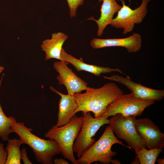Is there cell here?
<instances>
[{
    "label": "cell",
    "mask_w": 164,
    "mask_h": 164,
    "mask_svg": "<svg viewBox=\"0 0 164 164\" xmlns=\"http://www.w3.org/2000/svg\"><path fill=\"white\" fill-rule=\"evenodd\" d=\"M84 93H75L73 95L77 104L75 113L92 112L95 118L103 116L108 106L123 94L122 90L113 82L98 88L87 87Z\"/></svg>",
    "instance_id": "1"
},
{
    "label": "cell",
    "mask_w": 164,
    "mask_h": 164,
    "mask_svg": "<svg viewBox=\"0 0 164 164\" xmlns=\"http://www.w3.org/2000/svg\"><path fill=\"white\" fill-rule=\"evenodd\" d=\"M12 132L19 136L23 144L32 149L36 160L43 164H53V157L60 151L59 145L54 140L40 138L32 133L33 130L26 126L23 122L14 123L12 126Z\"/></svg>",
    "instance_id": "2"
},
{
    "label": "cell",
    "mask_w": 164,
    "mask_h": 164,
    "mask_svg": "<svg viewBox=\"0 0 164 164\" xmlns=\"http://www.w3.org/2000/svg\"><path fill=\"white\" fill-rule=\"evenodd\" d=\"M115 144L121 145L131 149L118 139L114 135L111 127L109 126L106 128L99 139L81 154L77 160V164H90L95 162L105 164L110 163L121 164L119 161L112 159L117 154L116 152L112 151L111 149L113 145Z\"/></svg>",
    "instance_id": "3"
},
{
    "label": "cell",
    "mask_w": 164,
    "mask_h": 164,
    "mask_svg": "<svg viewBox=\"0 0 164 164\" xmlns=\"http://www.w3.org/2000/svg\"><path fill=\"white\" fill-rule=\"evenodd\" d=\"M83 121V116L75 115L68 123L60 127L53 125L45 134L46 138L55 140L64 158L73 164H78L74 157L73 146L80 132Z\"/></svg>",
    "instance_id": "4"
},
{
    "label": "cell",
    "mask_w": 164,
    "mask_h": 164,
    "mask_svg": "<svg viewBox=\"0 0 164 164\" xmlns=\"http://www.w3.org/2000/svg\"><path fill=\"white\" fill-rule=\"evenodd\" d=\"M136 119L135 116L116 114L109 119V125L117 137L125 141L131 149L137 151L146 147L135 129Z\"/></svg>",
    "instance_id": "5"
},
{
    "label": "cell",
    "mask_w": 164,
    "mask_h": 164,
    "mask_svg": "<svg viewBox=\"0 0 164 164\" xmlns=\"http://www.w3.org/2000/svg\"><path fill=\"white\" fill-rule=\"evenodd\" d=\"M82 114L83 124L73 146V152L76 154L78 158L95 142L94 137L100 128L109 123V119L104 116L94 118L90 112H82Z\"/></svg>",
    "instance_id": "6"
},
{
    "label": "cell",
    "mask_w": 164,
    "mask_h": 164,
    "mask_svg": "<svg viewBox=\"0 0 164 164\" xmlns=\"http://www.w3.org/2000/svg\"><path fill=\"white\" fill-rule=\"evenodd\" d=\"M153 101H144L135 97L131 93L124 94L110 103L104 116L107 118L116 114L135 117L141 115L144 110L153 104Z\"/></svg>",
    "instance_id": "7"
},
{
    "label": "cell",
    "mask_w": 164,
    "mask_h": 164,
    "mask_svg": "<svg viewBox=\"0 0 164 164\" xmlns=\"http://www.w3.org/2000/svg\"><path fill=\"white\" fill-rule=\"evenodd\" d=\"M118 0L122 5L110 25L117 29H123V33L125 34L133 31L135 24L142 22L147 13V4L151 0H142L140 5L134 9L125 5L124 0Z\"/></svg>",
    "instance_id": "8"
},
{
    "label": "cell",
    "mask_w": 164,
    "mask_h": 164,
    "mask_svg": "<svg viewBox=\"0 0 164 164\" xmlns=\"http://www.w3.org/2000/svg\"><path fill=\"white\" fill-rule=\"evenodd\" d=\"M135 129L149 149L164 147V134L152 120L148 118L136 119Z\"/></svg>",
    "instance_id": "9"
},
{
    "label": "cell",
    "mask_w": 164,
    "mask_h": 164,
    "mask_svg": "<svg viewBox=\"0 0 164 164\" xmlns=\"http://www.w3.org/2000/svg\"><path fill=\"white\" fill-rule=\"evenodd\" d=\"M125 77L118 75L110 77L104 76L106 79L121 83L125 85L131 91V93L134 97L144 101H159L164 97V90L153 89L145 86L139 83L133 81L129 77Z\"/></svg>",
    "instance_id": "10"
},
{
    "label": "cell",
    "mask_w": 164,
    "mask_h": 164,
    "mask_svg": "<svg viewBox=\"0 0 164 164\" xmlns=\"http://www.w3.org/2000/svg\"><path fill=\"white\" fill-rule=\"evenodd\" d=\"M53 67L59 73L56 77L59 84L65 86L68 94L73 95L75 93H80L85 90L87 87V84L77 76L66 62L60 60L55 62Z\"/></svg>",
    "instance_id": "11"
},
{
    "label": "cell",
    "mask_w": 164,
    "mask_h": 164,
    "mask_svg": "<svg viewBox=\"0 0 164 164\" xmlns=\"http://www.w3.org/2000/svg\"><path fill=\"white\" fill-rule=\"evenodd\" d=\"M141 36L134 32L129 37L122 38L101 39L94 38L90 42L93 49H98L106 47H122L126 48L129 53L139 51L142 47Z\"/></svg>",
    "instance_id": "12"
},
{
    "label": "cell",
    "mask_w": 164,
    "mask_h": 164,
    "mask_svg": "<svg viewBox=\"0 0 164 164\" xmlns=\"http://www.w3.org/2000/svg\"><path fill=\"white\" fill-rule=\"evenodd\" d=\"M50 89L61 97L56 125L61 126L70 122L75 115V111L77 107V102L73 95L63 94L52 86L50 87Z\"/></svg>",
    "instance_id": "13"
},
{
    "label": "cell",
    "mask_w": 164,
    "mask_h": 164,
    "mask_svg": "<svg viewBox=\"0 0 164 164\" xmlns=\"http://www.w3.org/2000/svg\"><path fill=\"white\" fill-rule=\"evenodd\" d=\"M60 58L61 61L70 63L77 71H87L98 77H100L101 73H110L112 72H117L126 75L118 68H111L86 63L82 60L67 53L63 48L61 52Z\"/></svg>",
    "instance_id": "14"
},
{
    "label": "cell",
    "mask_w": 164,
    "mask_h": 164,
    "mask_svg": "<svg viewBox=\"0 0 164 164\" xmlns=\"http://www.w3.org/2000/svg\"><path fill=\"white\" fill-rule=\"evenodd\" d=\"M99 2H102L100 9L101 15L98 19L91 16L88 20H92L96 22L97 25V35H102L106 27L110 24L114 14L121 9L122 6L118 4L116 0H98Z\"/></svg>",
    "instance_id": "15"
},
{
    "label": "cell",
    "mask_w": 164,
    "mask_h": 164,
    "mask_svg": "<svg viewBox=\"0 0 164 164\" xmlns=\"http://www.w3.org/2000/svg\"><path fill=\"white\" fill-rule=\"evenodd\" d=\"M68 37L65 33L59 32L53 33L51 39L43 41L40 47L45 53V60L54 58L61 61L60 54L63 46Z\"/></svg>",
    "instance_id": "16"
},
{
    "label": "cell",
    "mask_w": 164,
    "mask_h": 164,
    "mask_svg": "<svg viewBox=\"0 0 164 164\" xmlns=\"http://www.w3.org/2000/svg\"><path fill=\"white\" fill-rule=\"evenodd\" d=\"M5 148L7 157L5 164H21L20 147L22 144L20 138L9 139Z\"/></svg>",
    "instance_id": "17"
},
{
    "label": "cell",
    "mask_w": 164,
    "mask_h": 164,
    "mask_svg": "<svg viewBox=\"0 0 164 164\" xmlns=\"http://www.w3.org/2000/svg\"><path fill=\"white\" fill-rule=\"evenodd\" d=\"M3 76L0 80V87ZM16 121L14 117H8L5 115L0 103V137L3 141H7L9 139V135L12 132V126Z\"/></svg>",
    "instance_id": "18"
},
{
    "label": "cell",
    "mask_w": 164,
    "mask_h": 164,
    "mask_svg": "<svg viewBox=\"0 0 164 164\" xmlns=\"http://www.w3.org/2000/svg\"><path fill=\"white\" fill-rule=\"evenodd\" d=\"M162 149L155 148L147 150L146 147L135 151L137 157L141 164H154Z\"/></svg>",
    "instance_id": "19"
},
{
    "label": "cell",
    "mask_w": 164,
    "mask_h": 164,
    "mask_svg": "<svg viewBox=\"0 0 164 164\" xmlns=\"http://www.w3.org/2000/svg\"><path fill=\"white\" fill-rule=\"evenodd\" d=\"M69 9V14L71 18L76 17L79 7L84 3V0H66Z\"/></svg>",
    "instance_id": "20"
},
{
    "label": "cell",
    "mask_w": 164,
    "mask_h": 164,
    "mask_svg": "<svg viewBox=\"0 0 164 164\" xmlns=\"http://www.w3.org/2000/svg\"><path fill=\"white\" fill-rule=\"evenodd\" d=\"M7 152L3 144L0 143V164H5L6 161Z\"/></svg>",
    "instance_id": "21"
},
{
    "label": "cell",
    "mask_w": 164,
    "mask_h": 164,
    "mask_svg": "<svg viewBox=\"0 0 164 164\" xmlns=\"http://www.w3.org/2000/svg\"><path fill=\"white\" fill-rule=\"evenodd\" d=\"M21 159L24 164H31L32 163L29 159L27 154L26 149L25 148H22L20 150Z\"/></svg>",
    "instance_id": "22"
},
{
    "label": "cell",
    "mask_w": 164,
    "mask_h": 164,
    "mask_svg": "<svg viewBox=\"0 0 164 164\" xmlns=\"http://www.w3.org/2000/svg\"><path fill=\"white\" fill-rule=\"evenodd\" d=\"M53 162L55 164H69L68 162L62 158L56 159L53 160Z\"/></svg>",
    "instance_id": "23"
},
{
    "label": "cell",
    "mask_w": 164,
    "mask_h": 164,
    "mask_svg": "<svg viewBox=\"0 0 164 164\" xmlns=\"http://www.w3.org/2000/svg\"><path fill=\"white\" fill-rule=\"evenodd\" d=\"M157 163L159 164H164V158L161 159H157L155 161Z\"/></svg>",
    "instance_id": "24"
},
{
    "label": "cell",
    "mask_w": 164,
    "mask_h": 164,
    "mask_svg": "<svg viewBox=\"0 0 164 164\" xmlns=\"http://www.w3.org/2000/svg\"><path fill=\"white\" fill-rule=\"evenodd\" d=\"M4 67L0 66V74L4 70Z\"/></svg>",
    "instance_id": "25"
}]
</instances>
